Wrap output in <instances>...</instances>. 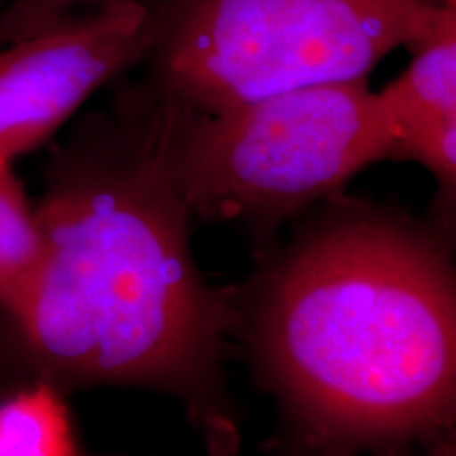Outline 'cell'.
Instances as JSON below:
<instances>
[{"mask_svg":"<svg viewBox=\"0 0 456 456\" xmlns=\"http://www.w3.org/2000/svg\"><path fill=\"white\" fill-rule=\"evenodd\" d=\"M427 456H454V446H452V444H450V446H448V444H444V446L437 448L436 452L427 454Z\"/></svg>","mask_w":456,"mask_h":456,"instance_id":"cell-9","label":"cell"},{"mask_svg":"<svg viewBox=\"0 0 456 456\" xmlns=\"http://www.w3.org/2000/svg\"><path fill=\"white\" fill-rule=\"evenodd\" d=\"M171 104L146 125L87 134L55 157L37 208L43 256L7 313L53 387L138 385L180 397L212 437L232 313L199 273L169 167Z\"/></svg>","mask_w":456,"mask_h":456,"instance_id":"cell-1","label":"cell"},{"mask_svg":"<svg viewBox=\"0 0 456 456\" xmlns=\"http://www.w3.org/2000/svg\"><path fill=\"white\" fill-rule=\"evenodd\" d=\"M43 256V235L9 161H0V309L4 315L24 300Z\"/></svg>","mask_w":456,"mask_h":456,"instance_id":"cell-8","label":"cell"},{"mask_svg":"<svg viewBox=\"0 0 456 456\" xmlns=\"http://www.w3.org/2000/svg\"><path fill=\"white\" fill-rule=\"evenodd\" d=\"M260 342L296 423L326 454L448 429L456 294L444 256L412 228L357 216L283 265Z\"/></svg>","mask_w":456,"mask_h":456,"instance_id":"cell-2","label":"cell"},{"mask_svg":"<svg viewBox=\"0 0 456 456\" xmlns=\"http://www.w3.org/2000/svg\"><path fill=\"white\" fill-rule=\"evenodd\" d=\"M454 0H175L157 15L163 95L216 114L302 87L366 78L423 43Z\"/></svg>","mask_w":456,"mask_h":456,"instance_id":"cell-3","label":"cell"},{"mask_svg":"<svg viewBox=\"0 0 456 456\" xmlns=\"http://www.w3.org/2000/svg\"><path fill=\"white\" fill-rule=\"evenodd\" d=\"M414 49V60L402 77L380 91L395 142L420 129L456 121V7Z\"/></svg>","mask_w":456,"mask_h":456,"instance_id":"cell-6","label":"cell"},{"mask_svg":"<svg viewBox=\"0 0 456 456\" xmlns=\"http://www.w3.org/2000/svg\"><path fill=\"white\" fill-rule=\"evenodd\" d=\"M155 41L140 0H13L0 13V161L45 144Z\"/></svg>","mask_w":456,"mask_h":456,"instance_id":"cell-5","label":"cell"},{"mask_svg":"<svg viewBox=\"0 0 456 456\" xmlns=\"http://www.w3.org/2000/svg\"><path fill=\"white\" fill-rule=\"evenodd\" d=\"M0 456H78L57 387L38 380L0 399Z\"/></svg>","mask_w":456,"mask_h":456,"instance_id":"cell-7","label":"cell"},{"mask_svg":"<svg viewBox=\"0 0 456 456\" xmlns=\"http://www.w3.org/2000/svg\"><path fill=\"white\" fill-rule=\"evenodd\" d=\"M167 100V98H165ZM171 104L169 167L188 212L275 220L391 157L395 129L366 78L201 114Z\"/></svg>","mask_w":456,"mask_h":456,"instance_id":"cell-4","label":"cell"}]
</instances>
